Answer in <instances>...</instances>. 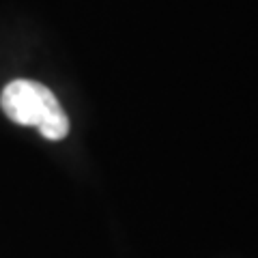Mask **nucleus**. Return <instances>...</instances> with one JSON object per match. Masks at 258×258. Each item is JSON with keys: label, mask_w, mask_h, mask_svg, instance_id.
<instances>
[{"label": "nucleus", "mask_w": 258, "mask_h": 258, "mask_svg": "<svg viewBox=\"0 0 258 258\" xmlns=\"http://www.w3.org/2000/svg\"><path fill=\"white\" fill-rule=\"evenodd\" d=\"M0 106L13 123L37 127L43 138L62 140L69 134V118L47 86L30 80H13L5 86Z\"/></svg>", "instance_id": "1"}]
</instances>
